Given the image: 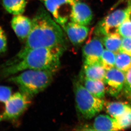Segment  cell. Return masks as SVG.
<instances>
[{
	"instance_id": "obj_1",
	"label": "cell",
	"mask_w": 131,
	"mask_h": 131,
	"mask_svg": "<svg viewBox=\"0 0 131 131\" xmlns=\"http://www.w3.org/2000/svg\"><path fill=\"white\" fill-rule=\"evenodd\" d=\"M65 47L40 48L29 50L5 63L2 74L11 77L27 70H49L55 73L59 68L60 58Z\"/></svg>"
},
{
	"instance_id": "obj_2",
	"label": "cell",
	"mask_w": 131,
	"mask_h": 131,
	"mask_svg": "<svg viewBox=\"0 0 131 131\" xmlns=\"http://www.w3.org/2000/svg\"><path fill=\"white\" fill-rule=\"evenodd\" d=\"M49 13L43 6L38 9L32 20V28L25 45L17 55L34 48L65 46L63 31Z\"/></svg>"
},
{
	"instance_id": "obj_3",
	"label": "cell",
	"mask_w": 131,
	"mask_h": 131,
	"mask_svg": "<svg viewBox=\"0 0 131 131\" xmlns=\"http://www.w3.org/2000/svg\"><path fill=\"white\" fill-rule=\"evenodd\" d=\"M54 73L49 70H27L12 75L8 80L15 84L20 91L32 98L50 85Z\"/></svg>"
},
{
	"instance_id": "obj_4",
	"label": "cell",
	"mask_w": 131,
	"mask_h": 131,
	"mask_svg": "<svg viewBox=\"0 0 131 131\" xmlns=\"http://www.w3.org/2000/svg\"><path fill=\"white\" fill-rule=\"evenodd\" d=\"M76 106L80 116L90 119L98 114L104 107V101L91 94L80 82L74 83Z\"/></svg>"
},
{
	"instance_id": "obj_5",
	"label": "cell",
	"mask_w": 131,
	"mask_h": 131,
	"mask_svg": "<svg viewBox=\"0 0 131 131\" xmlns=\"http://www.w3.org/2000/svg\"><path fill=\"white\" fill-rule=\"evenodd\" d=\"M44 5L54 20L62 27L70 20L73 5L82 0H39Z\"/></svg>"
},
{
	"instance_id": "obj_6",
	"label": "cell",
	"mask_w": 131,
	"mask_h": 131,
	"mask_svg": "<svg viewBox=\"0 0 131 131\" xmlns=\"http://www.w3.org/2000/svg\"><path fill=\"white\" fill-rule=\"evenodd\" d=\"M130 11V7L128 6L126 9L115 10L108 15L98 24L95 34L98 36H105L118 32L119 26L129 18Z\"/></svg>"
},
{
	"instance_id": "obj_7",
	"label": "cell",
	"mask_w": 131,
	"mask_h": 131,
	"mask_svg": "<svg viewBox=\"0 0 131 131\" xmlns=\"http://www.w3.org/2000/svg\"><path fill=\"white\" fill-rule=\"evenodd\" d=\"M32 99L20 91L12 93L6 102L4 120L18 118L28 107Z\"/></svg>"
},
{
	"instance_id": "obj_8",
	"label": "cell",
	"mask_w": 131,
	"mask_h": 131,
	"mask_svg": "<svg viewBox=\"0 0 131 131\" xmlns=\"http://www.w3.org/2000/svg\"><path fill=\"white\" fill-rule=\"evenodd\" d=\"M125 73L115 67L106 71L104 82L106 92L111 96L117 97L123 90Z\"/></svg>"
},
{
	"instance_id": "obj_9",
	"label": "cell",
	"mask_w": 131,
	"mask_h": 131,
	"mask_svg": "<svg viewBox=\"0 0 131 131\" xmlns=\"http://www.w3.org/2000/svg\"><path fill=\"white\" fill-rule=\"evenodd\" d=\"M102 40L95 37L88 40L83 49L84 65L100 64V59L104 51Z\"/></svg>"
},
{
	"instance_id": "obj_10",
	"label": "cell",
	"mask_w": 131,
	"mask_h": 131,
	"mask_svg": "<svg viewBox=\"0 0 131 131\" xmlns=\"http://www.w3.org/2000/svg\"><path fill=\"white\" fill-rule=\"evenodd\" d=\"M92 17V12L90 8L82 1H78L73 5L70 17L71 21L87 26L90 24Z\"/></svg>"
},
{
	"instance_id": "obj_11",
	"label": "cell",
	"mask_w": 131,
	"mask_h": 131,
	"mask_svg": "<svg viewBox=\"0 0 131 131\" xmlns=\"http://www.w3.org/2000/svg\"><path fill=\"white\" fill-rule=\"evenodd\" d=\"M71 42L74 46L81 44L87 38L89 29L85 26H82L72 22H68L63 27Z\"/></svg>"
},
{
	"instance_id": "obj_12",
	"label": "cell",
	"mask_w": 131,
	"mask_h": 131,
	"mask_svg": "<svg viewBox=\"0 0 131 131\" xmlns=\"http://www.w3.org/2000/svg\"><path fill=\"white\" fill-rule=\"evenodd\" d=\"M32 25V20L21 15H15L12 19V27L16 36L22 41H25L27 39L31 31Z\"/></svg>"
},
{
	"instance_id": "obj_13",
	"label": "cell",
	"mask_w": 131,
	"mask_h": 131,
	"mask_svg": "<svg viewBox=\"0 0 131 131\" xmlns=\"http://www.w3.org/2000/svg\"><path fill=\"white\" fill-rule=\"evenodd\" d=\"M80 82L94 96L100 99L104 98L106 92L103 81L89 79L82 74Z\"/></svg>"
},
{
	"instance_id": "obj_14",
	"label": "cell",
	"mask_w": 131,
	"mask_h": 131,
	"mask_svg": "<svg viewBox=\"0 0 131 131\" xmlns=\"http://www.w3.org/2000/svg\"><path fill=\"white\" fill-rule=\"evenodd\" d=\"M95 131L121 130L115 119L109 115H100L94 120L93 126Z\"/></svg>"
},
{
	"instance_id": "obj_15",
	"label": "cell",
	"mask_w": 131,
	"mask_h": 131,
	"mask_svg": "<svg viewBox=\"0 0 131 131\" xmlns=\"http://www.w3.org/2000/svg\"><path fill=\"white\" fill-rule=\"evenodd\" d=\"M106 71L100 64L84 65L82 75L90 79L104 81Z\"/></svg>"
},
{
	"instance_id": "obj_16",
	"label": "cell",
	"mask_w": 131,
	"mask_h": 131,
	"mask_svg": "<svg viewBox=\"0 0 131 131\" xmlns=\"http://www.w3.org/2000/svg\"><path fill=\"white\" fill-rule=\"evenodd\" d=\"M122 39L120 34L116 32L104 36L102 41L106 49L117 54L120 51Z\"/></svg>"
},
{
	"instance_id": "obj_17",
	"label": "cell",
	"mask_w": 131,
	"mask_h": 131,
	"mask_svg": "<svg viewBox=\"0 0 131 131\" xmlns=\"http://www.w3.org/2000/svg\"><path fill=\"white\" fill-rule=\"evenodd\" d=\"M2 4L8 13L17 15L24 12L27 2L26 0H2Z\"/></svg>"
},
{
	"instance_id": "obj_18",
	"label": "cell",
	"mask_w": 131,
	"mask_h": 131,
	"mask_svg": "<svg viewBox=\"0 0 131 131\" xmlns=\"http://www.w3.org/2000/svg\"><path fill=\"white\" fill-rule=\"evenodd\" d=\"M105 110L109 115L115 118L131 107L129 105L120 102H109L104 104Z\"/></svg>"
},
{
	"instance_id": "obj_19",
	"label": "cell",
	"mask_w": 131,
	"mask_h": 131,
	"mask_svg": "<svg viewBox=\"0 0 131 131\" xmlns=\"http://www.w3.org/2000/svg\"><path fill=\"white\" fill-rule=\"evenodd\" d=\"M115 67L121 71L126 73L131 68V56L123 52L116 55Z\"/></svg>"
},
{
	"instance_id": "obj_20",
	"label": "cell",
	"mask_w": 131,
	"mask_h": 131,
	"mask_svg": "<svg viewBox=\"0 0 131 131\" xmlns=\"http://www.w3.org/2000/svg\"><path fill=\"white\" fill-rule=\"evenodd\" d=\"M12 93L11 88L0 85V122L4 120L6 102Z\"/></svg>"
},
{
	"instance_id": "obj_21",
	"label": "cell",
	"mask_w": 131,
	"mask_h": 131,
	"mask_svg": "<svg viewBox=\"0 0 131 131\" xmlns=\"http://www.w3.org/2000/svg\"><path fill=\"white\" fill-rule=\"evenodd\" d=\"M116 54L108 50L104 49L100 59V64L106 71L115 67Z\"/></svg>"
},
{
	"instance_id": "obj_22",
	"label": "cell",
	"mask_w": 131,
	"mask_h": 131,
	"mask_svg": "<svg viewBox=\"0 0 131 131\" xmlns=\"http://www.w3.org/2000/svg\"><path fill=\"white\" fill-rule=\"evenodd\" d=\"M115 119L121 130L130 127L131 126V107L123 114Z\"/></svg>"
},
{
	"instance_id": "obj_23",
	"label": "cell",
	"mask_w": 131,
	"mask_h": 131,
	"mask_svg": "<svg viewBox=\"0 0 131 131\" xmlns=\"http://www.w3.org/2000/svg\"><path fill=\"white\" fill-rule=\"evenodd\" d=\"M118 32L123 37H131V20L126 19L119 26Z\"/></svg>"
},
{
	"instance_id": "obj_24",
	"label": "cell",
	"mask_w": 131,
	"mask_h": 131,
	"mask_svg": "<svg viewBox=\"0 0 131 131\" xmlns=\"http://www.w3.org/2000/svg\"><path fill=\"white\" fill-rule=\"evenodd\" d=\"M120 52L131 56V37H122Z\"/></svg>"
},
{
	"instance_id": "obj_25",
	"label": "cell",
	"mask_w": 131,
	"mask_h": 131,
	"mask_svg": "<svg viewBox=\"0 0 131 131\" xmlns=\"http://www.w3.org/2000/svg\"><path fill=\"white\" fill-rule=\"evenodd\" d=\"M124 90L125 94L129 96L131 94V68L125 73Z\"/></svg>"
},
{
	"instance_id": "obj_26",
	"label": "cell",
	"mask_w": 131,
	"mask_h": 131,
	"mask_svg": "<svg viewBox=\"0 0 131 131\" xmlns=\"http://www.w3.org/2000/svg\"><path fill=\"white\" fill-rule=\"evenodd\" d=\"M7 48V42L6 35L1 26H0V54L6 51Z\"/></svg>"
},
{
	"instance_id": "obj_27",
	"label": "cell",
	"mask_w": 131,
	"mask_h": 131,
	"mask_svg": "<svg viewBox=\"0 0 131 131\" xmlns=\"http://www.w3.org/2000/svg\"><path fill=\"white\" fill-rule=\"evenodd\" d=\"M131 1V0H119L118 1V2L116 4H115V5H114V6H113L112 9L116 7L117 6H118L119 4L122 3L123 2H127L128 3Z\"/></svg>"
},
{
	"instance_id": "obj_28",
	"label": "cell",
	"mask_w": 131,
	"mask_h": 131,
	"mask_svg": "<svg viewBox=\"0 0 131 131\" xmlns=\"http://www.w3.org/2000/svg\"><path fill=\"white\" fill-rule=\"evenodd\" d=\"M129 96L130 97V99H131V95H129Z\"/></svg>"
}]
</instances>
